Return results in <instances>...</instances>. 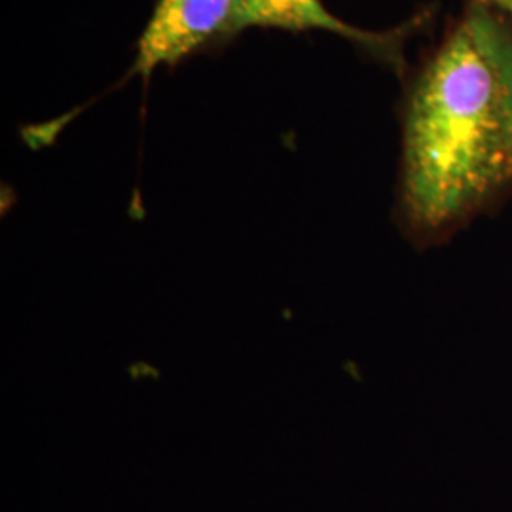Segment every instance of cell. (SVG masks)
Returning a JSON list of instances; mask_svg holds the SVG:
<instances>
[{
  "instance_id": "6da1fadb",
  "label": "cell",
  "mask_w": 512,
  "mask_h": 512,
  "mask_svg": "<svg viewBox=\"0 0 512 512\" xmlns=\"http://www.w3.org/2000/svg\"><path fill=\"white\" fill-rule=\"evenodd\" d=\"M512 183V37L482 0L423 69L404 112L399 213L435 245Z\"/></svg>"
},
{
  "instance_id": "7a4b0ae2",
  "label": "cell",
  "mask_w": 512,
  "mask_h": 512,
  "mask_svg": "<svg viewBox=\"0 0 512 512\" xmlns=\"http://www.w3.org/2000/svg\"><path fill=\"white\" fill-rule=\"evenodd\" d=\"M232 14L234 0H158L128 76L148 82L158 67H175L209 42L228 38Z\"/></svg>"
},
{
  "instance_id": "3957f363",
  "label": "cell",
  "mask_w": 512,
  "mask_h": 512,
  "mask_svg": "<svg viewBox=\"0 0 512 512\" xmlns=\"http://www.w3.org/2000/svg\"><path fill=\"white\" fill-rule=\"evenodd\" d=\"M245 29H281L291 33L325 31L385 57L391 65L401 61L404 31L370 33L332 16L321 0H234L228 38Z\"/></svg>"
},
{
  "instance_id": "277c9868",
  "label": "cell",
  "mask_w": 512,
  "mask_h": 512,
  "mask_svg": "<svg viewBox=\"0 0 512 512\" xmlns=\"http://www.w3.org/2000/svg\"><path fill=\"white\" fill-rule=\"evenodd\" d=\"M482 2H486L492 8H497L499 12L507 14L512 19V0H482Z\"/></svg>"
}]
</instances>
